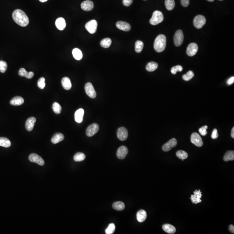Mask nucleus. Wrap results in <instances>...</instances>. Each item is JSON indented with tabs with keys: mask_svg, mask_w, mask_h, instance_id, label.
<instances>
[{
	"mask_svg": "<svg viewBox=\"0 0 234 234\" xmlns=\"http://www.w3.org/2000/svg\"><path fill=\"white\" fill-rule=\"evenodd\" d=\"M176 155L179 158L182 160L183 161L184 160L187 158L188 156V153L186 152L185 151H182V150L178 151L176 153Z\"/></svg>",
	"mask_w": 234,
	"mask_h": 234,
	"instance_id": "35",
	"label": "nucleus"
},
{
	"mask_svg": "<svg viewBox=\"0 0 234 234\" xmlns=\"http://www.w3.org/2000/svg\"><path fill=\"white\" fill-rule=\"evenodd\" d=\"M166 39L164 35L160 34L156 38L154 43V48L156 52H162L165 49Z\"/></svg>",
	"mask_w": 234,
	"mask_h": 234,
	"instance_id": "2",
	"label": "nucleus"
},
{
	"mask_svg": "<svg viewBox=\"0 0 234 234\" xmlns=\"http://www.w3.org/2000/svg\"><path fill=\"white\" fill-rule=\"evenodd\" d=\"M84 111L83 108L77 110L75 113V120L76 122L80 123L83 121Z\"/></svg>",
	"mask_w": 234,
	"mask_h": 234,
	"instance_id": "18",
	"label": "nucleus"
},
{
	"mask_svg": "<svg viewBox=\"0 0 234 234\" xmlns=\"http://www.w3.org/2000/svg\"><path fill=\"white\" fill-rule=\"evenodd\" d=\"M177 144V140L176 139L173 138L163 145L162 149L164 151H169L172 148L176 147Z\"/></svg>",
	"mask_w": 234,
	"mask_h": 234,
	"instance_id": "13",
	"label": "nucleus"
},
{
	"mask_svg": "<svg viewBox=\"0 0 234 234\" xmlns=\"http://www.w3.org/2000/svg\"><path fill=\"white\" fill-rule=\"evenodd\" d=\"M13 18L14 21L21 27L27 26L29 24V20L25 12L20 9H17L13 13Z\"/></svg>",
	"mask_w": 234,
	"mask_h": 234,
	"instance_id": "1",
	"label": "nucleus"
},
{
	"mask_svg": "<svg viewBox=\"0 0 234 234\" xmlns=\"http://www.w3.org/2000/svg\"><path fill=\"white\" fill-rule=\"evenodd\" d=\"M207 128H208V126H204L199 128V132L202 136H205L207 134V132L206 131V129Z\"/></svg>",
	"mask_w": 234,
	"mask_h": 234,
	"instance_id": "42",
	"label": "nucleus"
},
{
	"mask_svg": "<svg viewBox=\"0 0 234 234\" xmlns=\"http://www.w3.org/2000/svg\"><path fill=\"white\" fill-rule=\"evenodd\" d=\"M208 1H210V2H212L214 1V0H207Z\"/></svg>",
	"mask_w": 234,
	"mask_h": 234,
	"instance_id": "52",
	"label": "nucleus"
},
{
	"mask_svg": "<svg viewBox=\"0 0 234 234\" xmlns=\"http://www.w3.org/2000/svg\"><path fill=\"white\" fill-rule=\"evenodd\" d=\"M24 102V99L23 98L20 96H17L14 98L10 101V104L14 106L21 105Z\"/></svg>",
	"mask_w": 234,
	"mask_h": 234,
	"instance_id": "24",
	"label": "nucleus"
},
{
	"mask_svg": "<svg viewBox=\"0 0 234 234\" xmlns=\"http://www.w3.org/2000/svg\"><path fill=\"white\" fill-rule=\"evenodd\" d=\"M183 67L180 65H176V66H174L172 67L171 70V72L173 74H176L177 73V72H181L183 70Z\"/></svg>",
	"mask_w": 234,
	"mask_h": 234,
	"instance_id": "40",
	"label": "nucleus"
},
{
	"mask_svg": "<svg viewBox=\"0 0 234 234\" xmlns=\"http://www.w3.org/2000/svg\"><path fill=\"white\" fill-rule=\"evenodd\" d=\"M81 8L83 10L86 12L91 11L94 8V4L91 1H85L81 4Z\"/></svg>",
	"mask_w": 234,
	"mask_h": 234,
	"instance_id": "17",
	"label": "nucleus"
},
{
	"mask_svg": "<svg viewBox=\"0 0 234 234\" xmlns=\"http://www.w3.org/2000/svg\"><path fill=\"white\" fill-rule=\"evenodd\" d=\"M72 55L74 58L77 60H80L83 58V55L82 51L78 48H75L72 52Z\"/></svg>",
	"mask_w": 234,
	"mask_h": 234,
	"instance_id": "26",
	"label": "nucleus"
},
{
	"mask_svg": "<svg viewBox=\"0 0 234 234\" xmlns=\"http://www.w3.org/2000/svg\"><path fill=\"white\" fill-rule=\"evenodd\" d=\"M184 39V33L182 30H178L174 35V42L175 46H180L183 44Z\"/></svg>",
	"mask_w": 234,
	"mask_h": 234,
	"instance_id": "6",
	"label": "nucleus"
},
{
	"mask_svg": "<svg viewBox=\"0 0 234 234\" xmlns=\"http://www.w3.org/2000/svg\"><path fill=\"white\" fill-rule=\"evenodd\" d=\"M181 3L183 6L187 7L190 4V0H181Z\"/></svg>",
	"mask_w": 234,
	"mask_h": 234,
	"instance_id": "46",
	"label": "nucleus"
},
{
	"mask_svg": "<svg viewBox=\"0 0 234 234\" xmlns=\"http://www.w3.org/2000/svg\"><path fill=\"white\" fill-rule=\"evenodd\" d=\"M62 84L65 89L69 90L72 87V83L70 78L67 77L63 78L62 80Z\"/></svg>",
	"mask_w": 234,
	"mask_h": 234,
	"instance_id": "23",
	"label": "nucleus"
},
{
	"mask_svg": "<svg viewBox=\"0 0 234 234\" xmlns=\"http://www.w3.org/2000/svg\"><path fill=\"white\" fill-rule=\"evenodd\" d=\"M166 8L169 11L173 10L175 7V3L174 0H166L165 2Z\"/></svg>",
	"mask_w": 234,
	"mask_h": 234,
	"instance_id": "32",
	"label": "nucleus"
},
{
	"mask_svg": "<svg viewBox=\"0 0 234 234\" xmlns=\"http://www.w3.org/2000/svg\"><path fill=\"white\" fill-rule=\"evenodd\" d=\"M193 193L194 195H192L190 198L192 203H193L197 204L202 202V200L200 199L202 196V192L200 191V190H196L194 191Z\"/></svg>",
	"mask_w": 234,
	"mask_h": 234,
	"instance_id": "15",
	"label": "nucleus"
},
{
	"mask_svg": "<svg viewBox=\"0 0 234 234\" xmlns=\"http://www.w3.org/2000/svg\"><path fill=\"white\" fill-rule=\"evenodd\" d=\"M97 26V21L95 20H92L86 23L85 27L89 33L94 34L96 31Z\"/></svg>",
	"mask_w": 234,
	"mask_h": 234,
	"instance_id": "5",
	"label": "nucleus"
},
{
	"mask_svg": "<svg viewBox=\"0 0 234 234\" xmlns=\"http://www.w3.org/2000/svg\"><path fill=\"white\" fill-rule=\"evenodd\" d=\"M164 15L161 12L156 11L153 14L152 17L150 20V23L153 25H157L164 20Z\"/></svg>",
	"mask_w": 234,
	"mask_h": 234,
	"instance_id": "3",
	"label": "nucleus"
},
{
	"mask_svg": "<svg viewBox=\"0 0 234 234\" xmlns=\"http://www.w3.org/2000/svg\"><path fill=\"white\" fill-rule=\"evenodd\" d=\"M55 24H56V26L57 28L60 31L64 30L66 27L65 20L63 18H59L57 19Z\"/></svg>",
	"mask_w": 234,
	"mask_h": 234,
	"instance_id": "20",
	"label": "nucleus"
},
{
	"mask_svg": "<svg viewBox=\"0 0 234 234\" xmlns=\"http://www.w3.org/2000/svg\"><path fill=\"white\" fill-rule=\"evenodd\" d=\"M198 50V46L196 43H191L188 45L186 50V53L190 57H192L196 54Z\"/></svg>",
	"mask_w": 234,
	"mask_h": 234,
	"instance_id": "11",
	"label": "nucleus"
},
{
	"mask_svg": "<svg viewBox=\"0 0 234 234\" xmlns=\"http://www.w3.org/2000/svg\"><path fill=\"white\" fill-rule=\"evenodd\" d=\"M18 73L19 75L20 76L25 77H26L27 75V73H28V72L25 69L22 68H21V69L19 70Z\"/></svg>",
	"mask_w": 234,
	"mask_h": 234,
	"instance_id": "43",
	"label": "nucleus"
},
{
	"mask_svg": "<svg viewBox=\"0 0 234 234\" xmlns=\"http://www.w3.org/2000/svg\"><path fill=\"white\" fill-rule=\"evenodd\" d=\"M8 68V64L5 61L0 60V72L4 73L6 71Z\"/></svg>",
	"mask_w": 234,
	"mask_h": 234,
	"instance_id": "39",
	"label": "nucleus"
},
{
	"mask_svg": "<svg viewBox=\"0 0 234 234\" xmlns=\"http://www.w3.org/2000/svg\"><path fill=\"white\" fill-rule=\"evenodd\" d=\"M64 136L61 133H56L53 135L51 139V142L54 144H57L63 140Z\"/></svg>",
	"mask_w": 234,
	"mask_h": 234,
	"instance_id": "25",
	"label": "nucleus"
},
{
	"mask_svg": "<svg viewBox=\"0 0 234 234\" xmlns=\"http://www.w3.org/2000/svg\"><path fill=\"white\" fill-rule=\"evenodd\" d=\"M39 1L41 2H45L47 1L48 0H39Z\"/></svg>",
	"mask_w": 234,
	"mask_h": 234,
	"instance_id": "51",
	"label": "nucleus"
},
{
	"mask_svg": "<svg viewBox=\"0 0 234 234\" xmlns=\"http://www.w3.org/2000/svg\"><path fill=\"white\" fill-rule=\"evenodd\" d=\"M219 1H223V0H219Z\"/></svg>",
	"mask_w": 234,
	"mask_h": 234,
	"instance_id": "53",
	"label": "nucleus"
},
{
	"mask_svg": "<svg viewBox=\"0 0 234 234\" xmlns=\"http://www.w3.org/2000/svg\"><path fill=\"white\" fill-rule=\"evenodd\" d=\"M85 158V156L83 153L81 152H78L74 155V160L76 162H80L84 160Z\"/></svg>",
	"mask_w": 234,
	"mask_h": 234,
	"instance_id": "34",
	"label": "nucleus"
},
{
	"mask_svg": "<svg viewBox=\"0 0 234 234\" xmlns=\"http://www.w3.org/2000/svg\"><path fill=\"white\" fill-rule=\"evenodd\" d=\"M191 141L192 144L198 147L203 145V141L200 135L197 133H193L191 136Z\"/></svg>",
	"mask_w": 234,
	"mask_h": 234,
	"instance_id": "9",
	"label": "nucleus"
},
{
	"mask_svg": "<svg viewBox=\"0 0 234 234\" xmlns=\"http://www.w3.org/2000/svg\"><path fill=\"white\" fill-rule=\"evenodd\" d=\"M29 159L30 161L33 163H36L40 166L44 165V161L43 159L38 154L32 153L29 156Z\"/></svg>",
	"mask_w": 234,
	"mask_h": 234,
	"instance_id": "12",
	"label": "nucleus"
},
{
	"mask_svg": "<svg viewBox=\"0 0 234 234\" xmlns=\"http://www.w3.org/2000/svg\"><path fill=\"white\" fill-rule=\"evenodd\" d=\"M147 217L146 211L144 210L139 211L137 213V219L140 222H144L146 219Z\"/></svg>",
	"mask_w": 234,
	"mask_h": 234,
	"instance_id": "21",
	"label": "nucleus"
},
{
	"mask_svg": "<svg viewBox=\"0 0 234 234\" xmlns=\"http://www.w3.org/2000/svg\"><path fill=\"white\" fill-rule=\"evenodd\" d=\"M117 27L118 29L125 31H129L131 30V27L130 24L124 21H119L117 22L116 24Z\"/></svg>",
	"mask_w": 234,
	"mask_h": 234,
	"instance_id": "16",
	"label": "nucleus"
},
{
	"mask_svg": "<svg viewBox=\"0 0 234 234\" xmlns=\"http://www.w3.org/2000/svg\"><path fill=\"white\" fill-rule=\"evenodd\" d=\"M132 2L133 0H123V5L127 7L131 5Z\"/></svg>",
	"mask_w": 234,
	"mask_h": 234,
	"instance_id": "45",
	"label": "nucleus"
},
{
	"mask_svg": "<svg viewBox=\"0 0 234 234\" xmlns=\"http://www.w3.org/2000/svg\"><path fill=\"white\" fill-rule=\"evenodd\" d=\"M144 1H146V0H144Z\"/></svg>",
	"mask_w": 234,
	"mask_h": 234,
	"instance_id": "54",
	"label": "nucleus"
},
{
	"mask_svg": "<svg viewBox=\"0 0 234 234\" xmlns=\"http://www.w3.org/2000/svg\"><path fill=\"white\" fill-rule=\"evenodd\" d=\"M206 23V19L204 16L199 15L196 16L193 20V25L197 29H201Z\"/></svg>",
	"mask_w": 234,
	"mask_h": 234,
	"instance_id": "4",
	"label": "nucleus"
},
{
	"mask_svg": "<svg viewBox=\"0 0 234 234\" xmlns=\"http://www.w3.org/2000/svg\"><path fill=\"white\" fill-rule=\"evenodd\" d=\"M218 131L216 129H214L213 131H212V134H211V138L213 139H215L217 138L218 137Z\"/></svg>",
	"mask_w": 234,
	"mask_h": 234,
	"instance_id": "44",
	"label": "nucleus"
},
{
	"mask_svg": "<svg viewBox=\"0 0 234 234\" xmlns=\"http://www.w3.org/2000/svg\"><path fill=\"white\" fill-rule=\"evenodd\" d=\"M52 108L53 111L56 114H59L61 113L62 108H61V106H60V104L56 102L53 103V104Z\"/></svg>",
	"mask_w": 234,
	"mask_h": 234,
	"instance_id": "36",
	"label": "nucleus"
},
{
	"mask_svg": "<svg viewBox=\"0 0 234 234\" xmlns=\"http://www.w3.org/2000/svg\"><path fill=\"white\" fill-rule=\"evenodd\" d=\"M144 47V43L141 40H138L136 41L135 44V51L138 53H140Z\"/></svg>",
	"mask_w": 234,
	"mask_h": 234,
	"instance_id": "33",
	"label": "nucleus"
},
{
	"mask_svg": "<svg viewBox=\"0 0 234 234\" xmlns=\"http://www.w3.org/2000/svg\"><path fill=\"white\" fill-rule=\"evenodd\" d=\"M115 229V226L114 223H111L109 224L108 228L105 230L106 234H112L114 233Z\"/></svg>",
	"mask_w": 234,
	"mask_h": 234,
	"instance_id": "38",
	"label": "nucleus"
},
{
	"mask_svg": "<svg viewBox=\"0 0 234 234\" xmlns=\"http://www.w3.org/2000/svg\"><path fill=\"white\" fill-rule=\"evenodd\" d=\"M111 39L109 38H106L104 39L100 42V45L101 46L104 48H108L110 47L111 44Z\"/></svg>",
	"mask_w": 234,
	"mask_h": 234,
	"instance_id": "31",
	"label": "nucleus"
},
{
	"mask_svg": "<svg viewBox=\"0 0 234 234\" xmlns=\"http://www.w3.org/2000/svg\"><path fill=\"white\" fill-rule=\"evenodd\" d=\"M194 74L193 72L192 71H189L186 74L183 75V78L185 81H188L191 80L194 77Z\"/></svg>",
	"mask_w": 234,
	"mask_h": 234,
	"instance_id": "37",
	"label": "nucleus"
},
{
	"mask_svg": "<svg viewBox=\"0 0 234 234\" xmlns=\"http://www.w3.org/2000/svg\"><path fill=\"white\" fill-rule=\"evenodd\" d=\"M234 159V151H230L227 152L224 157V161H230V160H233Z\"/></svg>",
	"mask_w": 234,
	"mask_h": 234,
	"instance_id": "30",
	"label": "nucleus"
},
{
	"mask_svg": "<svg viewBox=\"0 0 234 234\" xmlns=\"http://www.w3.org/2000/svg\"><path fill=\"white\" fill-rule=\"evenodd\" d=\"M231 137H232L233 138H234V128L233 127L232 128V130H231Z\"/></svg>",
	"mask_w": 234,
	"mask_h": 234,
	"instance_id": "50",
	"label": "nucleus"
},
{
	"mask_svg": "<svg viewBox=\"0 0 234 234\" xmlns=\"http://www.w3.org/2000/svg\"><path fill=\"white\" fill-rule=\"evenodd\" d=\"M234 82V77H231L229 78L227 81V83L228 85H231Z\"/></svg>",
	"mask_w": 234,
	"mask_h": 234,
	"instance_id": "47",
	"label": "nucleus"
},
{
	"mask_svg": "<svg viewBox=\"0 0 234 234\" xmlns=\"http://www.w3.org/2000/svg\"><path fill=\"white\" fill-rule=\"evenodd\" d=\"M11 145V143L9 139L5 138H0V146L7 148Z\"/></svg>",
	"mask_w": 234,
	"mask_h": 234,
	"instance_id": "29",
	"label": "nucleus"
},
{
	"mask_svg": "<svg viewBox=\"0 0 234 234\" xmlns=\"http://www.w3.org/2000/svg\"><path fill=\"white\" fill-rule=\"evenodd\" d=\"M33 76H34V73L33 72H28L26 77L28 79H31Z\"/></svg>",
	"mask_w": 234,
	"mask_h": 234,
	"instance_id": "48",
	"label": "nucleus"
},
{
	"mask_svg": "<svg viewBox=\"0 0 234 234\" xmlns=\"http://www.w3.org/2000/svg\"><path fill=\"white\" fill-rule=\"evenodd\" d=\"M117 135L118 138L120 140L124 141L126 140L128 137V131L126 128H120L117 131Z\"/></svg>",
	"mask_w": 234,
	"mask_h": 234,
	"instance_id": "10",
	"label": "nucleus"
},
{
	"mask_svg": "<svg viewBox=\"0 0 234 234\" xmlns=\"http://www.w3.org/2000/svg\"><path fill=\"white\" fill-rule=\"evenodd\" d=\"M158 64L156 62H150L147 63L146 66V70L148 72L154 71L158 68Z\"/></svg>",
	"mask_w": 234,
	"mask_h": 234,
	"instance_id": "28",
	"label": "nucleus"
},
{
	"mask_svg": "<svg viewBox=\"0 0 234 234\" xmlns=\"http://www.w3.org/2000/svg\"><path fill=\"white\" fill-rule=\"evenodd\" d=\"M128 149L125 146H122L118 149L117 152V156L119 159H124L128 153Z\"/></svg>",
	"mask_w": 234,
	"mask_h": 234,
	"instance_id": "14",
	"label": "nucleus"
},
{
	"mask_svg": "<svg viewBox=\"0 0 234 234\" xmlns=\"http://www.w3.org/2000/svg\"><path fill=\"white\" fill-rule=\"evenodd\" d=\"M85 89L87 95L91 98H95L96 96V92L91 83H87L85 86Z\"/></svg>",
	"mask_w": 234,
	"mask_h": 234,
	"instance_id": "7",
	"label": "nucleus"
},
{
	"mask_svg": "<svg viewBox=\"0 0 234 234\" xmlns=\"http://www.w3.org/2000/svg\"><path fill=\"white\" fill-rule=\"evenodd\" d=\"M36 121V118L34 117H31L27 120L26 122V128L27 131L31 132L33 129L34 125Z\"/></svg>",
	"mask_w": 234,
	"mask_h": 234,
	"instance_id": "19",
	"label": "nucleus"
},
{
	"mask_svg": "<svg viewBox=\"0 0 234 234\" xmlns=\"http://www.w3.org/2000/svg\"><path fill=\"white\" fill-rule=\"evenodd\" d=\"M163 230L166 233L170 234H174L176 232V229L174 226L169 224H166L163 225Z\"/></svg>",
	"mask_w": 234,
	"mask_h": 234,
	"instance_id": "22",
	"label": "nucleus"
},
{
	"mask_svg": "<svg viewBox=\"0 0 234 234\" xmlns=\"http://www.w3.org/2000/svg\"><path fill=\"white\" fill-rule=\"evenodd\" d=\"M38 85L40 89H44L46 85L45 79L44 77H41L38 81Z\"/></svg>",
	"mask_w": 234,
	"mask_h": 234,
	"instance_id": "41",
	"label": "nucleus"
},
{
	"mask_svg": "<svg viewBox=\"0 0 234 234\" xmlns=\"http://www.w3.org/2000/svg\"><path fill=\"white\" fill-rule=\"evenodd\" d=\"M229 230L231 233H234V226L232 224H231L229 226Z\"/></svg>",
	"mask_w": 234,
	"mask_h": 234,
	"instance_id": "49",
	"label": "nucleus"
},
{
	"mask_svg": "<svg viewBox=\"0 0 234 234\" xmlns=\"http://www.w3.org/2000/svg\"><path fill=\"white\" fill-rule=\"evenodd\" d=\"M113 209L117 211H122L125 208V205L123 202L119 201L115 202L112 205Z\"/></svg>",
	"mask_w": 234,
	"mask_h": 234,
	"instance_id": "27",
	"label": "nucleus"
},
{
	"mask_svg": "<svg viewBox=\"0 0 234 234\" xmlns=\"http://www.w3.org/2000/svg\"><path fill=\"white\" fill-rule=\"evenodd\" d=\"M99 126L98 124L94 123L90 125L86 130V134L88 137H92L98 132Z\"/></svg>",
	"mask_w": 234,
	"mask_h": 234,
	"instance_id": "8",
	"label": "nucleus"
}]
</instances>
